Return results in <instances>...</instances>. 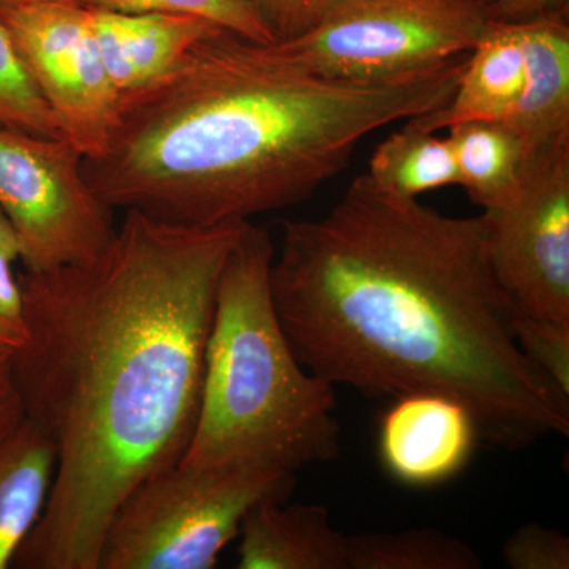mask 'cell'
Masks as SVG:
<instances>
[{
    "label": "cell",
    "instance_id": "cell-30",
    "mask_svg": "<svg viewBox=\"0 0 569 569\" xmlns=\"http://www.w3.org/2000/svg\"><path fill=\"white\" fill-rule=\"evenodd\" d=\"M489 2H490V0H489Z\"/></svg>",
    "mask_w": 569,
    "mask_h": 569
},
{
    "label": "cell",
    "instance_id": "cell-11",
    "mask_svg": "<svg viewBox=\"0 0 569 569\" xmlns=\"http://www.w3.org/2000/svg\"><path fill=\"white\" fill-rule=\"evenodd\" d=\"M89 26L121 96L160 80L219 26L187 14H123L89 9Z\"/></svg>",
    "mask_w": 569,
    "mask_h": 569
},
{
    "label": "cell",
    "instance_id": "cell-23",
    "mask_svg": "<svg viewBox=\"0 0 569 569\" xmlns=\"http://www.w3.org/2000/svg\"><path fill=\"white\" fill-rule=\"evenodd\" d=\"M332 0H250L277 41L295 39L323 17Z\"/></svg>",
    "mask_w": 569,
    "mask_h": 569
},
{
    "label": "cell",
    "instance_id": "cell-16",
    "mask_svg": "<svg viewBox=\"0 0 569 569\" xmlns=\"http://www.w3.org/2000/svg\"><path fill=\"white\" fill-rule=\"evenodd\" d=\"M459 183L485 209L507 201L518 189L529 153L505 122L471 121L449 127Z\"/></svg>",
    "mask_w": 569,
    "mask_h": 569
},
{
    "label": "cell",
    "instance_id": "cell-27",
    "mask_svg": "<svg viewBox=\"0 0 569 569\" xmlns=\"http://www.w3.org/2000/svg\"><path fill=\"white\" fill-rule=\"evenodd\" d=\"M24 328L0 317V351L13 353L24 342Z\"/></svg>",
    "mask_w": 569,
    "mask_h": 569
},
{
    "label": "cell",
    "instance_id": "cell-12",
    "mask_svg": "<svg viewBox=\"0 0 569 569\" xmlns=\"http://www.w3.org/2000/svg\"><path fill=\"white\" fill-rule=\"evenodd\" d=\"M527 58L520 22L489 21L470 51L445 107L408 119L407 126L437 133L456 123L507 121L526 89Z\"/></svg>",
    "mask_w": 569,
    "mask_h": 569
},
{
    "label": "cell",
    "instance_id": "cell-19",
    "mask_svg": "<svg viewBox=\"0 0 569 569\" xmlns=\"http://www.w3.org/2000/svg\"><path fill=\"white\" fill-rule=\"evenodd\" d=\"M82 7L123 14H187L203 18L257 43H274L271 29L261 20L250 0H73Z\"/></svg>",
    "mask_w": 569,
    "mask_h": 569
},
{
    "label": "cell",
    "instance_id": "cell-17",
    "mask_svg": "<svg viewBox=\"0 0 569 569\" xmlns=\"http://www.w3.org/2000/svg\"><path fill=\"white\" fill-rule=\"evenodd\" d=\"M370 181L399 198L458 186L459 173L448 138L407 126L381 141L370 157Z\"/></svg>",
    "mask_w": 569,
    "mask_h": 569
},
{
    "label": "cell",
    "instance_id": "cell-2",
    "mask_svg": "<svg viewBox=\"0 0 569 569\" xmlns=\"http://www.w3.org/2000/svg\"><path fill=\"white\" fill-rule=\"evenodd\" d=\"M272 301L299 362L370 399L440 392L479 438L569 436V396L520 351L482 217H451L361 174L326 216L283 224Z\"/></svg>",
    "mask_w": 569,
    "mask_h": 569
},
{
    "label": "cell",
    "instance_id": "cell-22",
    "mask_svg": "<svg viewBox=\"0 0 569 569\" xmlns=\"http://www.w3.org/2000/svg\"><path fill=\"white\" fill-rule=\"evenodd\" d=\"M501 556L512 569H568L569 538L560 530L529 523L507 539Z\"/></svg>",
    "mask_w": 569,
    "mask_h": 569
},
{
    "label": "cell",
    "instance_id": "cell-6",
    "mask_svg": "<svg viewBox=\"0 0 569 569\" xmlns=\"http://www.w3.org/2000/svg\"><path fill=\"white\" fill-rule=\"evenodd\" d=\"M489 0H332L316 26L274 41L296 69L337 81H385L466 56Z\"/></svg>",
    "mask_w": 569,
    "mask_h": 569
},
{
    "label": "cell",
    "instance_id": "cell-25",
    "mask_svg": "<svg viewBox=\"0 0 569 569\" xmlns=\"http://www.w3.org/2000/svg\"><path fill=\"white\" fill-rule=\"evenodd\" d=\"M24 419V408L11 370V353L0 351V441Z\"/></svg>",
    "mask_w": 569,
    "mask_h": 569
},
{
    "label": "cell",
    "instance_id": "cell-13",
    "mask_svg": "<svg viewBox=\"0 0 569 569\" xmlns=\"http://www.w3.org/2000/svg\"><path fill=\"white\" fill-rule=\"evenodd\" d=\"M239 569H348L347 535L321 505H254L239 531Z\"/></svg>",
    "mask_w": 569,
    "mask_h": 569
},
{
    "label": "cell",
    "instance_id": "cell-7",
    "mask_svg": "<svg viewBox=\"0 0 569 569\" xmlns=\"http://www.w3.org/2000/svg\"><path fill=\"white\" fill-rule=\"evenodd\" d=\"M69 140L0 126V209L24 271L84 263L114 238V209L93 192Z\"/></svg>",
    "mask_w": 569,
    "mask_h": 569
},
{
    "label": "cell",
    "instance_id": "cell-15",
    "mask_svg": "<svg viewBox=\"0 0 569 569\" xmlns=\"http://www.w3.org/2000/svg\"><path fill=\"white\" fill-rule=\"evenodd\" d=\"M56 468L54 447L29 419L0 441V569L11 568L43 516Z\"/></svg>",
    "mask_w": 569,
    "mask_h": 569
},
{
    "label": "cell",
    "instance_id": "cell-10",
    "mask_svg": "<svg viewBox=\"0 0 569 569\" xmlns=\"http://www.w3.org/2000/svg\"><path fill=\"white\" fill-rule=\"evenodd\" d=\"M477 419L466 403L440 392L397 396L378 430V456L389 477L413 489L445 485L477 449Z\"/></svg>",
    "mask_w": 569,
    "mask_h": 569
},
{
    "label": "cell",
    "instance_id": "cell-14",
    "mask_svg": "<svg viewBox=\"0 0 569 569\" xmlns=\"http://www.w3.org/2000/svg\"><path fill=\"white\" fill-rule=\"evenodd\" d=\"M526 44V89L503 121L531 153L569 141L568 14L520 22Z\"/></svg>",
    "mask_w": 569,
    "mask_h": 569
},
{
    "label": "cell",
    "instance_id": "cell-4",
    "mask_svg": "<svg viewBox=\"0 0 569 569\" xmlns=\"http://www.w3.org/2000/svg\"><path fill=\"white\" fill-rule=\"evenodd\" d=\"M274 253L268 231L249 222L228 254L186 466L298 473L339 458L336 387L299 362L284 335L269 283Z\"/></svg>",
    "mask_w": 569,
    "mask_h": 569
},
{
    "label": "cell",
    "instance_id": "cell-8",
    "mask_svg": "<svg viewBox=\"0 0 569 569\" xmlns=\"http://www.w3.org/2000/svg\"><path fill=\"white\" fill-rule=\"evenodd\" d=\"M481 217L490 268L519 316L569 321V141L531 153L516 192Z\"/></svg>",
    "mask_w": 569,
    "mask_h": 569
},
{
    "label": "cell",
    "instance_id": "cell-24",
    "mask_svg": "<svg viewBox=\"0 0 569 569\" xmlns=\"http://www.w3.org/2000/svg\"><path fill=\"white\" fill-rule=\"evenodd\" d=\"M569 0H490L489 20L529 22L568 14Z\"/></svg>",
    "mask_w": 569,
    "mask_h": 569
},
{
    "label": "cell",
    "instance_id": "cell-9",
    "mask_svg": "<svg viewBox=\"0 0 569 569\" xmlns=\"http://www.w3.org/2000/svg\"><path fill=\"white\" fill-rule=\"evenodd\" d=\"M0 22L63 138L84 157L102 153L118 123L121 93L104 69L88 9L73 0H29L0 7Z\"/></svg>",
    "mask_w": 569,
    "mask_h": 569
},
{
    "label": "cell",
    "instance_id": "cell-26",
    "mask_svg": "<svg viewBox=\"0 0 569 569\" xmlns=\"http://www.w3.org/2000/svg\"><path fill=\"white\" fill-rule=\"evenodd\" d=\"M17 258L6 252H0V317L20 325L22 320V293L20 280L13 271Z\"/></svg>",
    "mask_w": 569,
    "mask_h": 569
},
{
    "label": "cell",
    "instance_id": "cell-5",
    "mask_svg": "<svg viewBox=\"0 0 569 569\" xmlns=\"http://www.w3.org/2000/svg\"><path fill=\"white\" fill-rule=\"evenodd\" d=\"M296 473L254 466L173 467L142 481L112 516L99 569H212L260 501H287Z\"/></svg>",
    "mask_w": 569,
    "mask_h": 569
},
{
    "label": "cell",
    "instance_id": "cell-1",
    "mask_svg": "<svg viewBox=\"0 0 569 569\" xmlns=\"http://www.w3.org/2000/svg\"><path fill=\"white\" fill-rule=\"evenodd\" d=\"M247 223L182 227L126 211L92 260L18 272L26 337L11 370L58 468L11 568L99 569L122 501L182 459L217 287Z\"/></svg>",
    "mask_w": 569,
    "mask_h": 569
},
{
    "label": "cell",
    "instance_id": "cell-21",
    "mask_svg": "<svg viewBox=\"0 0 569 569\" xmlns=\"http://www.w3.org/2000/svg\"><path fill=\"white\" fill-rule=\"evenodd\" d=\"M520 351L569 396V321L518 317Z\"/></svg>",
    "mask_w": 569,
    "mask_h": 569
},
{
    "label": "cell",
    "instance_id": "cell-18",
    "mask_svg": "<svg viewBox=\"0 0 569 569\" xmlns=\"http://www.w3.org/2000/svg\"><path fill=\"white\" fill-rule=\"evenodd\" d=\"M348 569H479L481 557L462 539L433 529L348 537Z\"/></svg>",
    "mask_w": 569,
    "mask_h": 569
},
{
    "label": "cell",
    "instance_id": "cell-20",
    "mask_svg": "<svg viewBox=\"0 0 569 569\" xmlns=\"http://www.w3.org/2000/svg\"><path fill=\"white\" fill-rule=\"evenodd\" d=\"M0 126L47 138H63L58 119L26 70L0 22Z\"/></svg>",
    "mask_w": 569,
    "mask_h": 569
},
{
    "label": "cell",
    "instance_id": "cell-3",
    "mask_svg": "<svg viewBox=\"0 0 569 569\" xmlns=\"http://www.w3.org/2000/svg\"><path fill=\"white\" fill-rule=\"evenodd\" d=\"M466 61L337 81L296 69L274 43L219 29L121 96L107 149L82 170L114 211L194 228L242 222L312 197L381 127L445 107Z\"/></svg>",
    "mask_w": 569,
    "mask_h": 569
},
{
    "label": "cell",
    "instance_id": "cell-28",
    "mask_svg": "<svg viewBox=\"0 0 569 569\" xmlns=\"http://www.w3.org/2000/svg\"><path fill=\"white\" fill-rule=\"evenodd\" d=\"M0 252L11 254V257L20 260V247H18L17 236L13 228L7 219L6 213L0 209Z\"/></svg>",
    "mask_w": 569,
    "mask_h": 569
},
{
    "label": "cell",
    "instance_id": "cell-29",
    "mask_svg": "<svg viewBox=\"0 0 569 569\" xmlns=\"http://www.w3.org/2000/svg\"><path fill=\"white\" fill-rule=\"evenodd\" d=\"M22 2H29V0H0V7L17 6Z\"/></svg>",
    "mask_w": 569,
    "mask_h": 569
}]
</instances>
